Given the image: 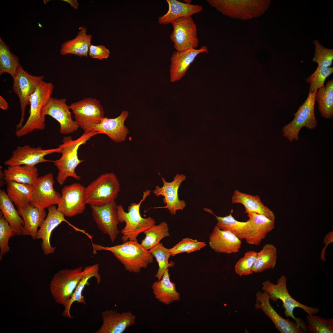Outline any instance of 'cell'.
<instances>
[{
	"instance_id": "6da1fadb",
	"label": "cell",
	"mask_w": 333,
	"mask_h": 333,
	"mask_svg": "<svg viewBox=\"0 0 333 333\" xmlns=\"http://www.w3.org/2000/svg\"><path fill=\"white\" fill-rule=\"evenodd\" d=\"M93 252L106 250L112 253L130 272L139 273L153 261V255L149 250L144 248L138 241L128 240L121 244L111 247L92 244Z\"/></svg>"
},
{
	"instance_id": "7a4b0ae2",
	"label": "cell",
	"mask_w": 333,
	"mask_h": 333,
	"mask_svg": "<svg viewBox=\"0 0 333 333\" xmlns=\"http://www.w3.org/2000/svg\"><path fill=\"white\" fill-rule=\"evenodd\" d=\"M97 134L95 131L89 133L84 132L75 140H73L71 136L63 138L62 143L58 146L61 148V156L59 159L53 161L58 170L56 179L60 185H63L69 177L73 178L77 180L80 179L81 177L76 174L75 171L78 166L84 160L79 159L78 149L81 145L85 144Z\"/></svg>"
},
{
	"instance_id": "3957f363",
	"label": "cell",
	"mask_w": 333,
	"mask_h": 333,
	"mask_svg": "<svg viewBox=\"0 0 333 333\" xmlns=\"http://www.w3.org/2000/svg\"><path fill=\"white\" fill-rule=\"evenodd\" d=\"M287 279L286 276L282 275L278 278L277 283L274 284L269 280L264 282L262 284L263 291L268 293L270 300L276 302L278 299L283 303L285 309L284 314L286 317H290L302 327L306 332H307L306 323L300 318H296L293 313L295 308H299L304 310L308 314H315L319 312V308L309 306L302 304L294 299L290 294L287 290Z\"/></svg>"
},
{
	"instance_id": "277c9868",
	"label": "cell",
	"mask_w": 333,
	"mask_h": 333,
	"mask_svg": "<svg viewBox=\"0 0 333 333\" xmlns=\"http://www.w3.org/2000/svg\"><path fill=\"white\" fill-rule=\"evenodd\" d=\"M150 191L143 192V197L138 203H131L125 212L121 205L117 206V212L120 223L125 222V225L122 229L123 234L121 240L123 242L129 240L137 241V237L141 233L155 224L156 221L150 217H142L140 213L141 204L150 193Z\"/></svg>"
},
{
	"instance_id": "5b68a950",
	"label": "cell",
	"mask_w": 333,
	"mask_h": 333,
	"mask_svg": "<svg viewBox=\"0 0 333 333\" xmlns=\"http://www.w3.org/2000/svg\"><path fill=\"white\" fill-rule=\"evenodd\" d=\"M54 85L43 80L38 84L30 99L29 115L22 127L15 132L16 136L20 138L35 130H43L45 127V118L41 115L44 106L53 93Z\"/></svg>"
},
{
	"instance_id": "8992f818",
	"label": "cell",
	"mask_w": 333,
	"mask_h": 333,
	"mask_svg": "<svg viewBox=\"0 0 333 333\" xmlns=\"http://www.w3.org/2000/svg\"><path fill=\"white\" fill-rule=\"evenodd\" d=\"M224 15L245 20L260 16L268 9L271 0H207Z\"/></svg>"
},
{
	"instance_id": "52a82bcc",
	"label": "cell",
	"mask_w": 333,
	"mask_h": 333,
	"mask_svg": "<svg viewBox=\"0 0 333 333\" xmlns=\"http://www.w3.org/2000/svg\"><path fill=\"white\" fill-rule=\"evenodd\" d=\"M120 190L116 175L113 172L104 173L85 187V201L90 206L103 205L115 200Z\"/></svg>"
},
{
	"instance_id": "ba28073f",
	"label": "cell",
	"mask_w": 333,
	"mask_h": 333,
	"mask_svg": "<svg viewBox=\"0 0 333 333\" xmlns=\"http://www.w3.org/2000/svg\"><path fill=\"white\" fill-rule=\"evenodd\" d=\"M86 272L85 267L64 269L56 273L50 283L51 293L55 301L65 307L69 301L79 282Z\"/></svg>"
},
{
	"instance_id": "9c48e42d",
	"label": "cell",
	"mask_w": 333,
	"mask_h": 333,
	"mask_svg": "<svg viewBox=\"0 0 333 333\" xmlns=\"http://www.w3.org/2000/svg\"><path fill=\"white\" fill-rule=\"evenodd\" d=\"M317 90L309 92L305 101L299 107L297 112L293 114L294 116L293 119L282 128L283 136L290 142L299 139V133L302 127L312 130L317 126V122L314 114Z\"/></svg>"
},
{
	"instance_id": "30bf717a",
	"label": "cell",
	"mask_w": 333,
	"mask_h": 333,
	"mask_svg": "<svg viewBox=\"0 0 333 333\" xmlns=\"http://www.w3.org/2000/svg\"><path fill=\"white\" fill-rule=\"evenodd\" d=\"M69 106L74 114L75 121L85 133L95 131L93 126L99 123L104 117V109L95 98H84Z\"/></svg>"
},
{
	"instance_id": "8fae6325",
	"label": "cell",
	"mask_w": 333,
	"mask_h": 333,
	"mask_svg": "<svg viewBox=\"0 0 333 333\" xmlns=\"http://www.w3.org/2000/svg\"><path fill=\"white\" fill-rule=\"evenodd\" d=\"M44 78L43 76H35L29 74L21 65L13 78V90L19 98L21 111L20 121L16 126V130L23 125L26 109L30 105V97Z\"/></svg>"
},
{
	"instance_id": "7c38bea8",
	"label": "cell",
	"mask_w": 333,
	"mask_h": 333,
	"mask_svg": "<svg viewBox=\"0 0 333 333\" xmlns=\"http://www.w3.org/2000/svg\"><path fill=\"white\" fill-rule=\"evenodd\" d=\"M171 23L173 31L170 38L176 51L196 49L199 44L197 27L191 17L179 18Z\"/></svg>"
},
{
	"instance_id": "4fadbf2b",
	"label": "cell",
	"mask_w": 333,
	"mask_h": 333,
	"mask_svg": "<svg viewBox=\"0 0 333 333\" xmlns=\"http://www.w3.org/2000/svg\"><path fill=\"white\" fill-rule=\"evenodd\" d=\"M117 206L115 200L101 206H90L92 218L98 228L103 233L108 235L112 243L120 232L117 227L120 222Z\"/></svg>"
},
{
	"instance_id": "5bb4252c",
	"label": "cell",
	"mask_w": 333,
	"mask_h": 333,
	"mask_svg": "<svg viewBox=\"0 0 333 333\" xmlns=\"http://www.w3.org/2000/svg\"><path fill=\"white\" fill-rule=\"evenodd\" d=\"M85 187L74 183L64 186L57 209L66 217H72L83 213L86 208Z\"/></svg>"
},
{
	"instance_id": "9a60e30c",
	"label": "cell",
	"mask_w": 333,
	"mask_h": 333,
	"mask_svg": "<svg viewBox=\"0 0 333 333\" xmlns=\"http://www.w3.org/2000/svg\"><path fill=\"white\" fill-rule=\"evenodd\" d=\"M48 213L40 228L37 232L36 239H41V248L43 253L46 255L53 253L56 249L52 247L50 244V238L53 230L62 222H64L76 231L81 232L88 237L90 234L85 231L80 229L68 222L65 218V216L58 210L55 205L47 208Z\"/></svg>"
},
{
	"instance_id": "2e32d148",
	"label": "cell",
	"mask_w": 333,
	"mask_h": 333,
	"mask_svg": "<svg viewBox=\"0 0 333 333\" xmlns=\"http://www.w3.org/2000/svg\"><path fill=\"white\" fill-rule=\"evenodd\" d=\"M66 98L57 99L50 97L43 107L41 111L42 116L45 118L49 115L60 124V133L69 134L77 130L79 127L72 118L69 110L70 106L66 104Z\"/></svg>"
},
{
	"instance_id": "e0dca14e",
	"label": "cell",
	"mask_w": 333,
	"mask_h": 333,
	"mask_svg": "<svg viewBox=\"0 0 333 333\" xmlns=\"http://www.w3.org/2000/svg\"><path fill=\"white\" fill-rule=\"evenodd\" d=\"M54 176L51 173L39 177L33 185L30 203L41 210L57 205L61 195L54 188Z\"/></svg>"
},
{
	"instance_id": "ac0fdd59",
	"label": "cell",
	"mask_w": 333,
	"mask_h": 333,
	"mask_svg": "<svg viewBox=\"0 0 333 333\" xmlns=\"http://www.w3.org/2000/svg\"><path fill=\"white\" fill-rule=\"evenodd\" d=\"M159 174L163 185L162 187L158 185L156 186L153 193L157 197L160 195L164 196L163 201L166 205L163 207H154V208H166L171 215H175L177 210H183L186 206L184 200L179 199L178 191L182 183L185 180L186 177L184 174H177L173 177L172 182H168Z\"/></svg>"
},
{
	"instance_id": "d6986e66",
	"label": "cell",
	"mask_w": 333,
	"mask_h": 333,
	"mask_svg": "<svg viewBox=\"0 0 333 333\" xmlns=\"http://www.w3.org/2000/svg\"><path fill=\"white\" fill-rule=\"evenodd\" d=\"M255 296V309L261 310L272 321L277 330L280 333H306L296 322L290 321L289 319H285L278 313L270 304L268 293L258 291Z\"/></svg>"
},
{
	"instance_id": "ffe728a7",
	"label": "cell",
	"mask_w": 333,
	"mask_h": 333,
	"mask_svg": "<svg viewBox=\"0 0 333 333\" xmlns=\"http://www.w3.org/2000/svg\"><path fill=\"white\" fill-rule=\"evenodd\" d=\"M61 148L43 150L40 146L31 147L28 145L18 146L12 152V156L6 161L4 164L7 166L27 165L35 166L44 162H53L45 158V157L54 153H60Z\"/></svg>"
},
{
	"instance_id": "44dd1931",
	"label": "cell",
	"mask_w": 333,
	"mask_h": 333,
	"mask_svg": "<svg viewBox=\"0 0 333 333\" xmlns=\"http://www.w3.org/2000/svg\"><path fill=\"white\" fill-rule=\"evenodd\" d=\"M102 324L95 333H123L126 329L134 325L136 316L128 311L122 313L113 310L101 313Z\"/></svg>"
},
{
	"instance_id": "7402d4cb",
	"label": "cell",
	"mask_w": 333,
	"mask_h": 333,
	"mask_svg": "<svg viewBox=\"0 0 333 333\" xmlns=\"http://www.w3.org/2000/svg\"><path fill=\"white\" fill-rule=\"evenodd\" d=\"M208 52V48L206 46H202L198 49H191L182 51L174 52L170 59V81L174 82L180 80L185 76L198 55Z\"/></svg>"
},
{
	"instance_id": "603a6c76",
	"label": "cell",
	"mask_w": 333,
	"mask_h": 333,
	"mask_svg": "<svg viewBox=\"0 0 333 333\" xmlns=\"http://www.w3.org/2000/svg\"><path fill=\"white\" fill-rule=\"evenodd\" d=\"M129 116V112L124 110L117 117L114 118L104 117L99 124L93 126L98 134L106 135L111 140L117 142L124 141L129 133L124 122Z\"/></svg>"
},
{
	"instance_id": "cb8c5ba5",
	"label": "cell",
	"mask_w": 333,
	"mask_h": 333,
	"mask_svg": "<svg viewBox=\"0 0 333 333\" xmlns=\"http://www.w3.org/2000/svg\"><path fill=\"white\" fill-rule=\"evenodd\" d=\"M209 243L216 253L231 254L239 252L241 241L231 232L221 230L216 225L209 235Z\"/></svg>"
},
{
	"instance_id": "d4e9b609",
	"label": "cell",
	"mask_w": 333,
	"mask_h": 333,
	"mask_svg": "<svg viewBox=\"0 0 333 333\" xmlns=\"http://www.w3.org/2000/svg\"><path fill=\"white\" fill-rule=\"evenodd\" d=\"M246 213L251 222L252 230L249 236L245 240L249 245L258 246L274 228L275 221L257 213L247 212Z\"/></svg>"
},
{
	"instance_id": "484cf974",
	"label": "cell",
	"mask_w": 333,
	"mask_h": 333,
	"mask_svg": "<svg viewBox=\"0 0 333 333\" xmlns=\"http://www.w3.org/2000/svg\"><path fill=\"white\" fill-rule=\"evenodd\" d=\"M17 208L24 221L25 235L35 239L38 228L41 226L47 216L45 209L41 210L30 203L24 207Z\"/></svg>"
},
{
	"instance_id": "4316f807",
	"label": "cell",
	"mask_w": 333,
	"mask_h": 333,
	"mask_svg": "<svg viewBox=\"0 0 333 333\" xmlns=\"http://www.w3.org/2000/svg\"><path fill=\"white\" fill-rule=\"evenodd\" d=\"M170 276L168 269L161 279L154 282L151 286L155 298L166 305L180 300V294L176 290L175 283L171 281Z\"/></svg>"
},
{
	"instance_id": "83f0119b",
	"label": "cell",
	"mask_w": 333,
	"mask_h": 333,
	"mask_svg": "<svg viewBox=\"0 0 333 333\" xmlns=\"http://www.w3.org/2000/svg\"><path fill=\"white\" fill-rule=\"evenodd\" d=\"M168 5V10L166 13L160 17L158 23L160 24H166L178 18L191 17L195 14L203 11V8L201 5L188 4L176 0H166Z\"/></svg>"
},
{
	"instance_id": "f1b7e54d",
	"label": "cell",
	"mask_w": 333,
	"mask_h": 333,
	"mask_svg": "<svg viewBox=\"0 0 333 333\" xmlns=\"http://www.w3.org/2000/svg\"><path fill=\"white\" fill-rule=\"evenodd\" d=\"M232 200V204H243L245 208V213L247 212L255 213L275 221L274 212L262 203L258 195H251L236 190L233 193Z\"/></svg>"
},
{
	"instance_id": "f546056e",
	"label": "cell",
	"mask_w": 333,
	"mask_h": 333,
	"mask_svg": "<svg viewBox=\"0 0 333 333\" xmlns=\"http://www.w3.org/2000/svg\"><path fill=\"white\" fill-rule=\"evenodd\" d=\"M0 209L15 235H25L23 220L4 190H0Z\"/></svg>"
},
{
	"instance_id": "4dcf8cb0",
	"label": "cell",
	"mask_w": 333,
	"mask_h": 333,
	"mask_svg": "<svg viewBox=\"0 0 333 333\" xmlns=\"http://www.w3.org/2000/svg\"><path fill=\"white\" fill-rule=\"evenodd\" d=\"M204 209L216 217L217 221L216 226L219 229L230 232L241 240L248 237L252 232V225L249 220L246 222H240L235 219L232 213L224 217H220L215 215L210 209Z\"/></svg>"
},
{
	"instance_id": "1f68e13d",
	"label": "cell",
	"mask_w": 333,
	"mask_h": 333,
	"mask_svg": "<svg viewBox=\"0 0 333 333\" xmlns=\"http://www.w3.org/2000/svg\"><path fill=\"white\" fill-rule=\"evenodd\" d=\"M86 272L85 275L79 282L75 291L67 305L64 307L62 315L67 318H73L70 314V310L72 304L75 302L78 303L86 304L84 296L82 295L83 290L87 286L89 283V280L93 277L96 278L98 284L101 282V277L99 273V265L96 264L86 267Z\"/></svg>"
},
{
	"instance_id": "d6a6232c",
	"label": "cell",
	"mask_w": 333,
	"mask_h": 333,
	"mask_svg": "<svg viewBox=\"0 0 333 333\" xmlns=\"http://www.w3.org/2000/svg\"><path fill=\"white\" fill-rule=\"evenodd\" d=\"M79 29L76 38L65 41L61 45V55H65L70 54L80 57H88L92 36L87 34V29L84 27H80Z\"/></svg>"
},
{
	"instance_id": "836d02e7",
	"label": "cell",
	"mask_w": 333,
	"mask_h": 333,
	"mask_svg": "<svg viewBox=\"0 0 333 333\" xmlns=\"http://www.w3.org/2000/svg\"><path fill=\"white\" fill-rule=\"evenodd\" d=\"M3 174L6 183L14 181L32 186L39 177L35 166L27 165L9 166L4 170Z\"/></svg>"
},
{
	"instance_id": "e575fe53",
	"label": "cell",
	"mask_w": 333,
	"mask_h": 333,
	"mask_svg": "<svg viewBox=\"0 0 333 333\" xmlns=\"http://www.w3.org/2000/svg\"><path fill=\"white\" fill-rule=\"evenodd\" d=\"M6 183L7 195L17 208L24 207L30 203L33 190L32 185L14 181Z\"/></svg>"
},
{
	"instance_id": "d590c367",
	"label": "cell",
	"mask_w": 333,
	"mask_h": 333,
	"mask_svg": "<svg viewBox=\"0 0 333 333\" xmlns=\"http://www.w3.org/2000/svg\"><path fill=\"white\" fill-rule=\"evenodd\" d=\"M278 258L277 248L273 245L266 244L257 252L256 260L252 268L254 273H260L267 269H272L275 266Z\"/></svg>"
},
{
	"instance_id": "8d00e7d4",
	"label": "cell",
	"mask_w": 333,
	"mask_h": 333,
	"mask_svg": "<svg viewBox=\"0 0 333 333\" xmlns=\"http://www.w3.org/2000/svg\"><path fill=\"white\" fill-rule=\"evenodd\" d=\"M323 117L330 119L333 116V79L329 80L324 86L317 90L315 101Z\"/></svg>"
},
{
	"instance_id": "74e56055",
	"label": "cell",
	"mask_w": 333,
	"mask_h": 333,
	"mask_svg": "<svg viewBox=\"0 0 333 333\" xmlns=\"http://www.w3.org/2000/svg\"><path fill=\"white\" fill-rule=\"evenodd\" d=\"M20 66L18 57L0 38V75L7 73L13 78Z\"/></svg>"
},
{
	"instance_id": "f35d334b",
	"label": "cell",
	"mask_w": 333,
	"mask_h": 333,
	"mask_svg": "<svg viewBox=\"0 0 333 333\" xmlns=\"http://www.w3.org/2000/svg\"><path fill=\"white\" fill-rule=\"evenodd\" d=\"M168 224L166 222L154 225L143 232L145 236L141 245L145 249L150 250L162 239L170 236Z\"/></svg>"
},
{
	"instance_id": "ab89813d",
	"label": "cell",
	"mask_w": 333,
	"mask_h": 333,
	"mask_svg": "<svg viewBox=\"0 0 333 333\" xmlns=\"http://www.w3.org/2000/svg\"><path fill=\"white\" fill-rule=\"evenodd\" d=\"M149 250L155 257L158 265V269L155 277L158 280H160L166 270L170 267L174 266L175 263L173 262H169L170 257L169 249L165 247L162 243L159 242Z\"/></svg>"
},
{
	"instance_id": "60d3db41",
	"label": "cell",
	"mask_w": 333,
	"mask_h": 333,
	"mask_svg": "<svg viewBox=\"0 0 333 333\" xmlns=\"http://www.w3.org/2000/svg\"><path fill=\"white\" fill-rule=\"evenodd\" d=\"M307 329L310 333H333V319H326L314 314L306 315Z\"/></svg>"
},
{
	"instance_id": "b9f144b4",
	"label": "cell",
	"mask_w": 333,
	"mask_h": 333,
	"mask_svg": "<svg viewBox=\"0 0 333 333\" xmlns=\"http://www.w3.org/2000/svg\"><path fill=\"white\" fill-rule=\"evenodd\" d=\"M333 72V67L318 66L315 71L306 79L309 84V92H312L323 87L326 79Z\"/></svg>"
},
{
	"instance_id": "7bdbcfd3",
	"label": "cell",
	"mask_w": 333,
	"mask_h": 333,
	"mask_svg": "<svg viewBox=\"0 0 333 333\" xmlns=\"http://www.w3.org/2000/svg\"><path fill=\"white\" fill-rule=\"evenodd\" d=\"M315 46L314 56L312 61L322 67H330L332 64L333 49L327 48L321 45L317 39L313 40Z\"/></svg>"
},
{
	"instance_id": "ee69618b",
	"label": "cell",
	"mask_w": 333,
	"mask_h": 333,
	"mask_svg": "<svg viewBox=\"0 0 333 333\" xmlns=\"http://www.w3.org/2000/svg\"><path fill=\"white\" fill-rule=\"evenodd\" d=\"M205 242L198 241L196 239L186 238L176 244L172 248L169 249L170 256L174 257L176 255L183 253H188L199 250L205 247Z\"/></svg>"
},
{
	"instance_id": "f6af8a7d",
	"label": "cell",
	"mask_w": 333,
	"mask_h": 333,
	"mask_svg": "<svg viewBox=\"0 0 333 333\" xmlns=\"http://www.w3.org/2000/svg\"><path fill=\"white\" fill-rule=\"evenodd\" d=\"M257 252L255 251H248L236 263L234 269L236 273L240 276L252 274V268L256 260Z\"/></svg>"
},
{
	"instance_id": "bcb514c9",
	"label": "cell",
	"mask_w": 333,
	"mask_h": 333,
	"mask_svg": "<svg viewBox=\"0 0 333 333\" xmlns=\"http://www.w3.org/2000/svg\"><path fill=\"white\" fill-rule=\"evenodd\" d=\"M15 236L8 222L5 219L2 213H0V260L3 256L10 250L8 245L10 238Z\"/></svg>"
},
{
	"instance_id": "7dc6e473",
	"label": "cell",
	"mask_w": 333,
	"mask_h": 333,
	"mask_svg": "<svg viewBox=\"0 0 333 333\" xmlns=\"http://www.w3.org/2000/svg\"><path fill=\"white\" fill-rule=\"evenodd\" d=\"M110 54L109 50L103 45H91L89 48L88 54L92 58L100 60L107 59Z\"/></svg>"
},
{
	"instance_id": "c3c4849f",
	"label": "cell",
	"mask_w": 333,
	"mask_h": 333,
	"mask_svg": "<svg viewBox=\"0 0 333 333\" xmlns=\"http://www.w3.org/2000/svg\"><path fill=\"white\" fill-rule=\"evenodd\" d=\"M333 242V231H331L329 232L325 236L323 239V243L325 244V245L322 249L320 255V258L321 260L323 262H325L326 260L325 257V252L326 249L329 244Z\"/></svg>"
},
{
	"instance_id": "681fc988",
	"label": "cell",
	"mask_w": 333,
	"mask_h": 333,
	"mask_svg": "<svg viewBox=\"0 0 333 333\" xmlns=\"http://www.w3.org/2000/svg\"><path fill=\"white\" fill-rule=\"evenodd\" d=\"M9 105L5 99L1 96H0V108L3 110L8 109Z\"/></svg>"
},
{
	"instance_id": "f907efd6",
	"label": "cell",
	"mask_w": 333,
	"mask_h": 333,
	"mask_svg": "<svg viewBox=\"0 0 333 333\" xmlns=\"http://www.w3.org/2000/svg\"><path fill=\"white\" fill-rule=\"evenodd\" d=\"M63 1L65 2L70 4V6L74 9H78V5L77 1L76 0H63Z\"/></svg>"
},
{
	"instance_id": "816d5d0a",
	"label": "cell",
	"mask_w": 333,
	"mask_h": 333,
	"mask_svg": "<svg viewBox=\"0 0 333 333\" xmlns=\"http://www.w3.org/2000/svg\"><path fill=\"white\" fill-rule=\"evenodd\" d=\"M186 3L188 4H191L192 1L191 0H183Z\"/></svg>"
}]
</instances>
